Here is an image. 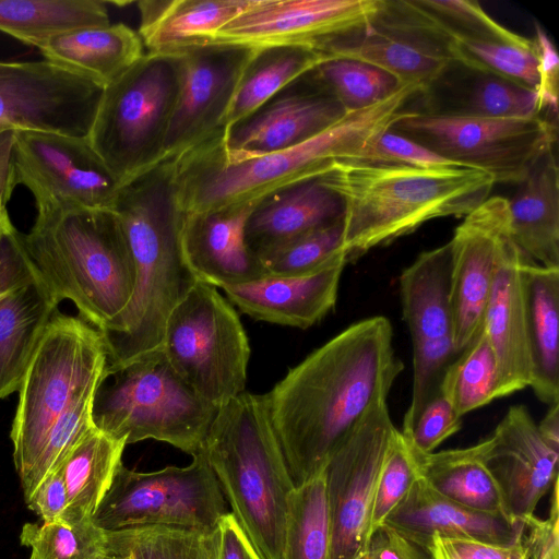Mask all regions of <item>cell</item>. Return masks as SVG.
<instances>
[{"mask_svg":"<svg viewBox=\"0 0 559 559\" xmlns=\"http://www.w3.org/2000/svg\"><path fill=\"white\" fill-rule=\"evenodd\" d=\"M96 559H124V558L119 555L105 551L104 554L99 555Z\"/></svg>","mask_w":559,"mask_h":559,"instance_id":"58","label":"cell"},{"mask_svg":"<svg viewBox=\"0 0 559 559\" xmlns=\"http://www.w3.org/2000/svg\"><path fill=\"white\" fill-rule=\"evenodd\" d=\"M160 348L182 380L216 408L245 392L248 336L216 287L195 282L168 317Z\"/></svg>","mask_w":559,"mask_h":559,"instance_id":"10","label":"cell"},{"mask_svg":"<svg viewBox=\"0 0 559 559\" xmlns=\"http://www.w3.org/2000/svg\"><path fill=\"white\" fill-rule=\"evenodd\" d=\"M58 305L31 261L0 294V400L19 390Z\"/></svg>","mask_w":559,"mask_h":559,"instance_id":"27","label":"cell"},{"mask_svg":"<svg viewBox=\"0 0 559 559\" xmlns=\"http://www.w3.org/2000/svg\"><path fill=\"white\" fill-rule=\"evenodd\" d=\"M95 391L96 389L84 394L55 423L36 465L21 485L25 502L47 477L61 468L72 449L94 426L92 406Z\"/></svg>","mask_w":559,"mask_h":559,"instance_id":"45","label":"cell"},{"mask_svg":"<svg viewBox=\"0 0 559 559\" xmlns=\"http://www.w3.org/2000/svg\"><path fill=\"white\" fill-rule=\"evenodd\" d=\"M535 49L537 57L538 86L536 90L540 112H558L559 59L557 50L543 29L535 23Z\"/></svg>","mask_w":559,"mask_h":559,"instance_id":"51","label":"cell"},{"mask_svg":"<svg viewBox=\"0 0 559 559\" xmlns=\"http://www.w3.org/2000/svg\"><path fill=\"white\" fill-rule=\"evenodd\" d=\"M218 526H141L106 532V551L124 559H217Z\"/></svg>","mask_w":559,"mask_h":559,"instance_id":"37","label":"cell"},{"mask_svg":"<svg viewBox=\"0 0 559 559\" xmlns=\"http://www.w3.org/2000/svg\"><path fill=\"white\" fill-rule=\"evenodd\" d=\"M396 429L386 399L378 400L331 454L323 469L330 559H357L366 547L378 477Z\"/></svg>","mask_w":559,"mask_h":559,"instance_id":"14","label":"cell"},{"mask_svg":"<svg viewBox=\"0 0 559 559\" xmlns=\"http://www.w3.org/2000/svg\"><path fill=\"white\" fill-rule=\"evenodd\" d=\"M451 38L459 64L481 74L495 75L537 90L538 71L534 39L520 45L462 36Z\"/></svg>","mask_w":559,"mask_h":559,"instance_id":"40","label":"cell"},{"mask_svg":"<svg viewBox=\"0 0 559 559\" xmlns=\"http://www.w3.org/2000/svg\"><path fill=\"white\" fill-rule=\"evenodd\" d=\"M341 259L347 261L343 245L342 218L260 258L266 274L282 276L308 274Z\"/></svg>","mask_w":559,"mask_h":559,"instance_id":"42","label":"cell"},{"mask_svg":"<svg viewBox=\"0 0 559 559\" xmlns=\"http://www.w3.org/2000/svg\"><path fill=\"white\" fill-rule=\"evenodd\" d=\"M509 200L513 241L530 259L559 269V168L554 146Z\"/></svg>","mask_w":559,"mask_h":559,"instance_id":"29","label":"cell"},{"mask_svg":"<svg viewBox=\"0 0 559 559\" xmlns=\"http://www.w3.org/2000/svg\"><path fill=\"white\" fill-rule=\"evenodd\" d=\"M323 55L369 63L424 92L456 64L453 40L416 1H382L369 29Z\"/></svg>","mask_w":559,"mask_h":559,"instance_id":"17","label":"cell"},{"mask_svg":"<svg viewBox=\"0 0 559 559\" xmlns=\"http://www.w3.org/2000/svg\"><path fill=\"white\" fill-rule=\"evenodd\" d=\"M21 241L57 302L72 301L97 330L107 329L129 305L135 266L114 211L37 215Z\"/></svg>","mask_w":559,"mask_h":559,"instance_id":"6","label":"cell"},{"mask_svg":"<svg viewBox=\"0 0 559 559\" xmlns=\"http://www.w3.org/2000/svg\"><path fill=\"white\" fill-rule=\"evenodd\" d=\"M450 242L421 252L400 276L403 320L412 344L453 338Z\"/></svg>","mask_w":559,"mask_h":559,"instance_id":"32","label":"cell"},{"mask_svg":"<svg viewBox=\"0 0 559 559\" xmlns=\"http://www.w3.org/2000/svg\"><path fill=\"white\" fill-rule=\"evenodd\" d=\"M483 75L452 114L509 119L542 117L536 91L495 75Z\"/></svg>","mask_w":559,"mask_h":559,"instance_id":"44","label":"cell"},{"mask_svg":"<svg viewBox=\"0 0 559 559\" xmlns=\"http://www.w3.org/2000/svg\"><path fill=\"white\" fill-rule=\"evenodd\" d=\"M181 56L145 52L103 88L87 140L123 187L164 160Z\"/></svg>","mask_w":559,"mask_h":559,"instance_id":"9","label":"cell"},{"mask_svg":"<svg viewBox=\"0 0 559 559\" xmlns=\"http://www.w3.org/2000/svg\"><path fill=\"white\" fill-rule=\"evenodd\" d=\"M498 367L492 346L484 331L448 367L441 392L454 412L463 417L498 397Z\"/></svg>","mask_w":559,"mask_h":559,"instance_id":"39","label":"cell"},{"mask_svg":"<svg viewBox=\"0 0 559 559\" xmlns=\"http://www.w3.org/2000/svg\"><path fill=\"white\" fill-rule=\"evenodd\" d=\"M233 515L262 559H282L295 483L266 394L242 392L217 409L201 450Z\"/></svg>","mask_w":559,"mask_h":559,"instance_id":"5","label":"cell"},{"mask_svg":"<svg viewBox=\"0 0 559 559\" xmlns=\"http://www.w3.org/2000/svg\"><path fill=\"white\" fill-rule=\"evenodd\" d=\"M219 483L202 452L183 467L138 472L118 466L91 520L105 532L141 526L213 530L228 513Z\"/></svg>","mask_w":559,"mask_h":559,"instance_id":"12","label":"cell"},{"mask_svg":"<svg viewBox=\"0 0 559 559\" xmlns=\"http://www.w3.org/2000/svg\"><path fill=\"white\" fill-rule=\"evenodd\" d=\"M531 388L539 401L559 403V269L527 258L522 267Z\"/></svg>","mask_w":559,"mask_h":559,"instance_id":"31","label":"cell"},{"mask_svg":"<svg viewBox=\"0 0 559 559\" xmlns=\"http://www.w3.org/2000/svg\"><path fill=\"white\" fill-rule=\"evenodd\" d=\"M41 522H61L68 507V492L61 468L47 477L26 502Z\"/></svg>","mask_w":559,"mask_h":559,"instance_id":"54","label":"cell"},{"mask_svg":"<svg viewBox=\"0 0 559 559\" xmlns=\"http://www.w3.org/2000/svg\"><path fill=\"white\" fill-rule=\"evenodd\" d=\"M346 263L341 259L302 275L267 274L222 289L231 305L255 320L308 329L334 308Z\"/></svg>","mask_w":559,"mask_h":559,"instance_id":"24","label":"cell"},{"mask_svg":"<svg viewBox=\"0 0 559 559\" xmlns=\"http://www.w3.org/2000/svg\"><path fill=\"white\" fill-rule=\"evenodd\" d=\"M328 60L324 55L307 47L255 50L240 78L224 128L246 118L284 86Z\"/></svg>","mask_w":559,"mask_h":559,"instance_id":"36","label":"cell"},{"mask_svg":"<svg viewBox=\"0 0 559 559\" xmlns=\"http://www.w3.org/2000/svg\"><path fill=\"white\" fill-rule=\"evenodd\" d=\"M174 370L162 348L105 368L93 425L126 444L153 439L195 455L217 413Z\"/></svg>","mask_w":559,"mask_h":559,"instance_id":"7","label":"cell"},{"mask_svg":"<svg viewBox=\"0 0 559 559\" xmlns=\"http://www.w3.org/2000/svg\"><path fill=\"white\" fill-rule=\"evenodd\" d=\"M254 204L181 213V252L197 281L223 288L267 275L245 239L246 222Z\"/></svg>","mask_w":559,"mask_h":559,"instance_id":"23","label":"cell"},{"mask_svg":"<svg viewBox=\"0 0 559 559\" xmlns=\"http://www.w3.org/2000/svg\"><path fill=\"white\" fill-rule=\"evenodd\" d=\"M12 132H0V167L11 158Z\"/></svg>","mask_w":559,"mask_h":559,"instance_id":"57","label":"cell"},{"mask_svg":"<svg viewBox=\"0 0 559 559\" xmlns=\"http://www.w3.org/2000/svg\"><path fill=\"white\" fill-rule=\"evenodd\" d=\"M110 24L99 0H0V32L38 48L49 37Z\"/></svg>","mask_w":559,"mask_h":559,"instance_id":"35","label":"cell"},{"mask_svg":"<svg viewBox=\"0 0 559 559\" xmlns=\"http://www.w3.org/2000/svg\"><path fill=\"white\" fill-rule=\"evenodd\" d=\"M343 204L347 261L440 217H464L490 197L486 173L462 166L419 168L392 163H337L322 176Z\"/></svg>","mask_w":559,"mask_h":559,"instance_id":"4","label":"cell"},{"mask_svg":"<svg viewBox=\"0 0 559 559\" xmlns=\"http://www.w3.org/2000/svg\"><path fill=\"white\" fill-rule=\"evenodd\" d=\"M126 445L95 426L76 443L61 466L68 492L62 523L73 526L91 520L122 463Z\"/></svg>","mask_w":559,"mask_h":559,"instance_id":"34","label":"cell"},{"mask_svg":"<svg viewBox=\"0 0 559 559\" xmlns=\"http://www.w3.org/2000/svg\"><path fill=\"white\" fill-rule=\"evenodd\" d=\"M421 92L417 84L403 83L386 98L346 111L311 139L260 155H227L221 130L173 159L178 209L187 214L252 204L287 186L321 177L337 163L367 162L380 136L411 112L406 104Z\"/></svg>","mask_w":559,"mask_h":559,"instance_id":"2","label":"cell"},{"mask_svg":"<svg viewBox=\"0 0 559 559\" xmlns=\"http://www.w3.org/2000/svg\"><path fill=\"white\" fill-rule=\"evenodd\" d=\"M419 477L411 449L396 429L385 453L373 497L369 537L401 504Z\"/></svg>","mask_w":559,"mask_h":559,"instance_id":"46","label":"cell"},{"mask_svg":"<svg viewBox=\"0 0 559 559\" xmlns=\"http://www.w3.org/2000/svg\"><path fill=\"white\" fill-rule=\"evenodd\" d=\"M255 49L210 44L181 56L180 93L169 121L164 159H175L224 129L240 78Z\"/></svg>","mask_w":559,"mask_h":559,"instance_id":"18","label":"cell"},{"mask_svg":"<svg viewBox=\"0 0 559 559\" xmlns=\"http://www.w3.org/2000/svg\"><path fill=\"white\" fill-rule=\"evenodd\" d=\"M324 473L295 486L288 498L282 559H330Z\"/></svg>","mask_w":559,"mask_h":559,"instance_id":"38","label":"cell"},{"mask_svg":"<svg viewBox=\"0 0 559 559\" xmlns=\"http://www.w3.org/2000/svg\"><path fill=\"white\" fill-rule=\"evenodd\" d=\"M103 88L47 60L0 61V132L87 136Z\"/></svg>","mask_w":559,"mask_h":559,"instance_id":"16","label":"cell"},{"mask_svg":"<svg viewBox=\"0 0 559 559\" xmlns=\"http://www.w3.org/2000/svg\"><path fill=\"white\" fill-rule=\"evenodd\" d=\"M106 362L100 331L83 319L56 311L19 388L10 438L21 485L36 465L55 423L97 388Z\"/></svg>","mask_w":559,"mask_h":559,"instance_id":"8","label":"cell"},{"mask_svg":"<svg viewBox=\"0 0 559 559\" xmlns=\"http://www.w3.org/2000/svg\"><path fill=\"white\" fill-rule=\"evenodd\" d=\"M313 71L345 111L371 106L390 96L403 84L390 73L353 59H330Z\"/></svg>","mask_w":559,"mask_h":559,"instance_id":"41","label":"cell"},{"mask_svg":"<svg viewBox=\"0 0 559 559\" xmlns=\"http://www.w3.org/2000/svg\"><path fill=\"white\" fill-rule=\"evenodd\" d=\"M552 490L548 518L532 515L525 521L523 543L530 559H559L558 489Z\"/></svg>","mask_w":559,"mask_h":559,"instance_id":"52","label":"cell"},{"mask_svg":"<svg viewBox=\"0 0 559 559\" xmlns=\"http://www.w3.org/2000/svg\"><path fill=\"white\" fill-rule=\"evenodd\" d=\"M486 464L504 516L525 522L558 479L559 452L543 439L528 409L513 405L487 438Z\"/></svg>","mask_w":559,"mask_h":559,"instance_id":"21","label":"cell"},{"mask_svg":"<svg viewBox=\"0 0 559 559\" xmlns=\"http://www.w3.org/2000/svg\"><path fill=\"white\" fill-rule=\"evenodd\" d=\"M417 1L450 37L462 36L520 45L531 40L500 25L476 1Z\"/></svg>","mask_w":559,"mask_h":559,"instance_id":"47","label":"cell"},{"mask_svg":"<svg viewBox=\"0 0 559 559\" xmlns=\"http://www.w3.org/2000/svg\"><path fill=\"white\" fill-rule=\"evenodd\" d=\"M29 559H38L37 556L32 551L31 552V556H29Z\"/></svg>","mask_w":559,"mask_h":559,"instance_id":"59","label":"cell"},{"mask_svg":"<svg viewBox=\"0 0 559 559\" xmlns=\"http://www.w3.org/2000/svg\"><path fill=\"white\" fill-rule=\"evenodd\" d=\"M367 162L392 163L419 168L461 166L392 129L380 136Z\"/></svg>","mask_w":559,"mask_h":559,"instance_id":"49","label":"cell"},{"mask_svg":"<svg viewBox=\"0 0 559 559\" xmlns=\"http://www.w3.org/2000/svg\"><path fill=\"white\" fill-rule=\"evenodd\" d=\"M461 426L462 417L454 412L440 390L424 407L411 430L402 435L413 451L428 454L456 433Z\"/></svg>","mask_w":559,"mask_h":559,"instance_id":"48","label":"cell"},{"mask_svg":"<svg viewBox=\"0 0 559 559\" xmlns=\"http://www.w3.org/2000/svg\"><path fill=\"white\" fill-rule=\"evenodd\" d=\"M392 130L463 167L488 174L495 183L520 185L557 139L556 124L543 117L411 111Z\"/></svg>","mask_w":559,"mask_h":559,"instance_id":"11","label":"cell"},{"mask_svg":"<svg viewBox=\"0 0 559 559\" xmlns=\"http://www.w3.org/2000/svg\"><path fill=\"white\" fill-rule=\"evenodd\" d=\"M510 231L509 201L493 195L464 216L449 241L453 343L457 353L483 330L499 249Z\"/></svg>","mask_w":559,"mask_h":559,"instance_id":"19","label":"cell"},{"mask_svg":"<svg viewBox=\"0 0 559 559\" xmlns=\"http://www.w3.org/2000/svg\"><path fill=\"white\" fill-rule=\"evenodd\" d=\"M357 559H433L429 548L382 525L369 537Z\"/></svg>","mask_w":559,"mask_h":559,"instance_id":"53","label":"cell"},{"mask_svg":"<svg viewBox=\"0 0 559 559\" xmlns=\"http://www.w3.org/2000/svg\"><path fill=\"white\" fill-rule=\"evenodd\" d=\"M250 0H142L138 34L148 53L182 56L213 44Z\"/></svg>","mask_w":559,"mask_h":559,"instance_id":"28","label":"cell"},{"mask_svg":"<svg viewBox=\"0 0 559 559\" xmlns=\"http://www.w3.org/2000/svg\"><path fill=\"white\" fill-rule=\"evenodd\" d=\"M345 112L312 69L284 86L252 114L224 128L221 143L230 156L282 151L319 134Z\"/></svg>","mask_w":559,"mask_h":559,"instance_id":"20","label":"cell"},{"mask_svg":"<svg viewBox=\"0 0 559 559\" xmlns=\"http://www.w3.org/2000/svg\"><path fill=\"white\" fill-rule=\"evenodd\" d=\"M217 559H262L233 515L226 513L218 523Z\"/></svg>","mask_w":559,"mask_h":559,"instance_id":"55","label":"cell"},{"mask_svg":"<svg viewBox=\"0 0 559 559\" xmlns=\"http://www.w3.org/2000/svg\"><path fill=\"white\" fill-rule=\"evenodd\" d=\"M527 258L510 231L499 249L483 324L497 360L498 397L523 390L532 382L522 283Z\"/></svg>","mask_w":559,"mask_h":559,"instance_id":"22","label":"cell"},{"mask_svg":"<svg viewBox=\"0 0 559 559\" xmlns=\"http://www.w3.org/2000/svg\"><path fill=\"white\" fill-rule=\"evenodd\" d=\"M37 49L44 60L103 87L144 55L138 32L123 23L67 31L49 37Z\"/></svg>","mask_w":559,"mask_h":559,"instance_id":"30","label":"cell"},{"mask_svg":"<svg viewBox=\"0 0 559 559\" xmlns=\"http://www.w3.org/2000/svg\"><path fill=\"white\" fill-rule=\"evenodd\" d=\"M112 211L130 247L135 284L127 308L100 331L106 368L159 349L168 317L197 282L180 247L182 214L176 202L173 159L124 185Z\"/></svg>","mask_w":559,"mask_h":559,"instance_id":"3","label":"cell"},{"mask_svg":"<svg viewBox=\"0 0 559 559\" xmlns=\"http://www.w3.org/2000/svg\"><path fill=\"white\" fill-rule=\"evenodd\" d=\"M384 525L429 546L433 536L510 546L519 542L525 522L465 508L435 491L421 477L388 516Z\"/></svg>","mask_w":559,"mask_h":559,"instance_id":"25","label":"cell"},{"mask_svg":"<svg viewBox=\"0 0 559 559\" xmlns=\"http://www.w3.org/2000/svg\"><path fill=\"white\" fill-rule=\"evenodd\" d=\"M428 548L433 559H530L523 536L510 546L433 536Z\"/></svg>","mask_w":559,"mask_h":559,"instance_id":"50","label":"cell"},{"mask_svg":"<svg viewBox=\"0 0 559 559\" xmlns=\"http://www.w3.org/2000/svg\"><path fill=\"white\" fill-rule=\"evenodd\" d=\"M543 439L556 451L559 452V403L549 405V409L537 424Z\"/></svg>","mask_w":559,"mask_h":559,"instance_id":"56","label":"cell"},{"mask_svg":"<svg viewBox=\"0 0 559 559\" xmlns=\"http://www.w3.org/2000/svg\"><path fill=\"white\" fill-rule=\"evenodd\" d=\"M382 0H250L213 44L251 49L298 46L320 53L369 29Z\"/></svg>","mask_w":559,"mask_h":559,"instance_id":"15","label":"cell"},{"mask_svg":"<svg viewBox=\"0 0 559 559\" xmlns=\"http://www.w3.org/2000/svg\"><path fill=\"white\" fill-rule=\"evenodd\" d=\"M11 162L15 185L31 192L37 215L112 211L122 188L87 136L16 130Z\"/></svg>","mask_w":559,"mask_h":559,"instance_id":"13","label":"cell"},{"mask_svg":"<svg viewBox=\"0 0 559 559\" xmlns=\"http://www.w3.org/2000/svg\"><path fill=\"white\" fill-rule=\"evenodd\" d=\"M342 217V201L321 176L282 188L255 202L246 222L245 239L260 259Z\"/></svg>","mask_w":559,"mask_h":559,"instance_id":"26","label":"cell"},{"mask_svg":"<svg viewBox=\"0 0 559 559\" xmlns=\"http://www.w3.org/2000/svg\"><path fill=\"white\" fill-rule=\"evenodd\" d=\"M486 451L487 438L467 448L428 454L411 449L419 477L435 491L465 508L504 516L499 487L486 464Z\"/></svg>","mask_w":559,"mask_h":559,"instance_id":"33","label":"cell"},{"mask_svg":"<svg viewBox=\"0 0 559 559\" xmlns=\"http://www.w3.org/2000/svg\"><path fill=\"white\" fill-rule=\"evenodd\" d=\"M20 540L38 559H96L106 551V532L92 520L73 526L62 522L25 523Z\"/></svg>","mask_w":559,"mask_h":559,"instance_id":"43","label":"cell"},{"mask_svg":"<svg viewBox=\"0 0 559 559\" xmlns=\"http://www.w3.org/2000/svg\"><path fill=\"white\" fill-rule=\"evenodd\" d=\"M404 365L388 318L362 319L310 353L266 393L295 486L321 474L334 450Z\"/></svg>","mask_w":559,"mask_h":559,"instance_id":"1","label":"cell"}]
</instances>
